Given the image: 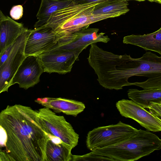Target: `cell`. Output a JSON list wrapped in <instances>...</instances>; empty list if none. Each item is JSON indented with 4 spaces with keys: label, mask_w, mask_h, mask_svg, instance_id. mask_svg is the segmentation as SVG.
Instances as JSON below:
<instances>
[{
    "label": "cell",
    "mask_w": 161,
    "mask_h": 161,
    "mask_svg": "<svg viewBox=\"0 0 161 161\" xmlns=\"http://www.w3.org/2000/svg\"><path fill=\"white\" fill-rule=\"evenodd\" d=\"M37 110L21 104L8 105L0 113V127L5 133L0 161H47V134L40 125Z\"/></svg>",
    "instance_id": "cell-1"
},
{
    "label": "cell",
    "mask_w": 161,
    "mask_h": 161,
    "mask_svg": "<svg viewBox=\"0 0 161 161\" xmlns=\"http://www.w3.org/2000/svg\"><path fill=\"white\" fill-rule=\"evenodd\" d=\"M109 0L83 4L72 1L67 7L52 14L45 25L52 27L59 38L87 29L91 24L110 18L92 14L96 5Z\"/></svg>",
    "instance_id": "cell-2"
},
{
    "label": "cell",
    "mask_w": 161,
    "mask_h": 161,
    "mask_svg": "<svg viewBox=\"0 0 161 161\" xmlns=\"http://www.w3.org/2000/svg\"><path fill=\"white\" fill-rule=\"evenodd\" d=\"M160 149L161 139L149 131L140 129L130 138L98 152L112 161H133Z\"/></svg>",
    "instance_id": "cell-3"
},
{
    "label": "cell",
    "mask_w": 161,
    "mask_h": 161,
    "mask_svg": "<svg viewBox=\"0 0 161 161\" xmlns=\"http://www.w3.org/2000/svg\"><path fill=\"white\" fill-rule=\"evenodd\" d=\"M138 131L120 121L115 124L98 127L88 133L86 146L91 151L110 146L130 138Z\"/></svg>",
    "instance_id": "cell-4"
},
{
    "label": "cell",
    "mask_w": 161,
    "mask_h": 161,
    "mask_svg": "<svg viewBox=\"0 0 161 161\" xmlns=\"http://www.w3.org/2000/svg\"><path fill=\"white\" fill-rule=\"evenodd\" d=\"M37 111L40 125L47 134L59 137L72 149L77 145L79 135L63 116L45 107Z\"/></svg>",
    "instance_id": "cell-5"
},
{
    "label": "cell",
    "mask_w": 161,
    "mask_h": 161,
    "mask_svg": "<svg viewBox=\"0 0 161 161\" xmlns=\"http://www.w3.org/2000/svg\"><path fill=\"white\" fill-rule=\"evenodd\" d=\"M32 30L26 28L18 36L7 59L0 66V93L8 92L15 74L26 57L25 44Z\"/></svg>",
    "instance_id": "cell-6"
},
{
    "label": "cell",
    "mask_w": 161,
    "mask_h": 161,
    "mask_svg": "<svg viewBox=\"0 0 161 161\" xmlns=\"http://www.w3.org/2000/svg\"><path fill=\"white\" fill-rule=\"evenodd\" d=\"M59 38L51 27L43 25L32 30L25 43V56H38L51 51L58 43Z\"/></svg>",
    "instance_id": "cell-7"
},
{
    "label": "cell",
    "mask_w": 161,
    "mask_h": 161,
    "mask_svg": "<svg viewBox=\"0 0 161 161\" xmlns=\"http://www.w3.org/2000/svg\"><path fill=\"white\" fill-rule=\"evenodd\" d=\"M83 49L72 51H51L38 56L44 72L65 74L71 72Z\"/></svg>",
    "instance_id": "cell-8"
},
{
    "label": "cell",
    "mask_w": 161,
    "mask_h": 161,
    "mask_svg": "<svg viewBox=\"0 0 161 161\" xmlns=\"http://www.w3.org/2000/svg\"><path fill=\"white\" fill-rule=\"evenodd\" d=\"M116 106L122 116L134 119L148 131H161V119L131 100H119Z\"/></svg>",
    "instance_id": "cell-9"
},
{
    "label": "cell",
    "mask_w": 161,
    "mask_h": 161,
    "mask_svg": "<svg viewBox=\"0 0 161 161\" xmlns=\"http://www.w3.org/2000/svg\"><path fill=\"white\" fill-rule=\"evenodd\" d=\"M44 72L38 56H26L15 74L11 86L18 84L20 87L27 89L39 83L40 76Z\"/></svg>",
    "instance_id": "cell-10"
},
{
    "label": "cell",
    "mask_w": 161,
    "mask_h": 161,
    "mask_svg": "<svg viewBox=\"0 0 161 161\" xmlns=\"http://www.w3.org/2000/svg\"><path fill=\"white\" fill-rule=\"evenodd\" d=\"M99 31V29L97 28H87L75 32L76 36L72 41L51 51L84 50L92 44L97 42L107 43L110 41L108 36L104 35L105 33H98Z\"/></svg>",
    "instance_id": "cell-11"
},
{
    "label": "cell",
    "mask_w": 161,
    "mask_h": 161,
    "mask_svg": "<svg viewBox=\"0 0 161 161\" xmlns=\"http://www.w3.org/2000/svg\"><path fill=\"white\" fill-rule=\"evenodd\" d=\"M35 102L56 113L62 112L75 117L85 108V104L81 102L61 97L38 98L35 100Z\"/></svg>",
    "instance_id": "cell-12"
},
{
    "label": "cell",
    "mask_w": 161,
    "mask_h": 161,
    "mask_svg": "<svg viewBox=\"0 0 161 161\" xmlns=\"http://www.w3.org/2000/svg\"><path fill=\"white\" fill-rule=\"evenodd\" d=\"M26 28L22 23L17 22L5 16L0 10V53L13 44Z\"/></svg>",
    "instance_id": "cell-13"
},
{
    "label": "cell",
    "mask_w": 161,
    "mask_h": 161,
    "mask_svg": "<svg viewBox=\"0 0 161 161\" xmlns=\"http://www.w3.org/2000/svg\"><path fill=\"white\" fill-rule=\"evenodd\" d=\"M123 43L156 52L161 56V27L157 31L143 35H131L124 37Z\"/></svg>",
    "instance_id": "cell-14"
},
{
    "label": "cell",
    "mask_w": 161,
    "mask_h": 161,
    "mask_svg": "<svg viewBox=\"0 0 161 161\" xmlns=\"http://www.w3.org/2000/svg\"><path fill=\"white\" fill-rule=\"evenodd\" d=\"M72 1L71 0H41L36 15L38 20L34 25L35 28L46 25L52 14L67 7Z\"/></svg>",
    "instance_id": "cell-15"
},
{
    "label": "cell",
    "mask_w": 161,
    "mask_h": 161,
    "mask_svg": "<svg viewBox=\"0 0 161 161\" xmlns=\"http://www.w3.org/2000/svg\"><path fill=\"white\" fill-rule=\"evenodd\" d=\"M129 3L125 0H112L96 5L92 14L94 15H104L110 18L124 14L128 12Z\"/></svg>",
    "instance_id": "cell-16"
},
{
    "label": "cell",
    "mask_w": 161,
    "mask_h": 161,
    "mask_svg": "<svg viewBox=\"0 0 161 161\" xmlns=\"http://www.w3.org/2000/svg\"><path fill=\"white\" fill-rule=\"evenodd\" d=\"M127 95L129 98L144 108H147L151 102L161 103V88L142 90L130 89Z\"/></svg>",
    "instance_id": "cell-17"
},
{
    "label": "cell",
    "mask_w": 161,
    "mask_h": 161,
    "mask_svg": "<svg viewBox=\"0 0 161 161\" xmlns=\"http://www.w3.org/2000/svg\"><path fill=\"white\" fill-rule=\"evenodd\" d=\"M72 150L64 143H56L49 139L46 147L47 161H72Z\"/></svg>",
    "instance_id": "cell-18"
},
{
    "label": "cell",
    "mask_w": 161,
    "mask_h": 161,
    "mask_svg": "<svg viewBox=\"0 0 161 161\" xmlns=\"http://www.w3.org/2000/svg\"><path fill=\"white\" fill-rule=\"evenodd\" d=\"M109 161L106 157L96 154L92 151L82 155H72V161Z\"/></svg>",
    "instance_id": "cell-19"
},
{
    "label": "cell",
    "mask_w": 161,
    "mask_h": 161,
    "mask_svg": "<svg viewBox=\"0 0 161 161\" xmlns=\"http://www.w3.org/2000/svg\"><path fill=\"white\" fill-rule=\"evenodd\" d=\"M23 9L22 5H18L13 6L10 12L12 18L14 20L21 19L23 15Z\"/></svg>",
    "instance_id": "cell-20"
},
{
    "label": "cell",
    "mask_w": 161,
    "mask_h": 161,
    "mask_svg": "<svg viewBox=\"0 0 161 161\" xmlns=\"http://www.w3.org/2000/svg\"><path fill=\"white\" fill-rule=\"evenodd\" d=\"M147 108L150 112L161 119V103L151 102L149 103Z\"/></svg>",
    "instance_id": "cell-21"
},
{
    "label": "cell",
    "mask_w": 161,
    "mask_h": 161,
    "mask_svg": "<svg viewBox=\"0 0 161 161\" xmlns=\"http://www.w3.org/2000/svg\"><path fill=\"white\" fill-rule=\"evenodd\" d=\"M74 2L79 4L86 3L95 2L99 1L106 0H71Z\"/></svg>",
    "instance_id": "cell-22"
},
{
    "label": "cell",
    "mask_w": 161,
    "mask_h": 161,
    "mask_svg": "<svg viewBox=\"0 0 161 161\" xmlns=\"http://www.w3.org/2000/svg\"><path fill=\"white\" fill-rule=\"evenodd\" d=\"M155 2L161 4V0H155Z\"/></svg>",
    "instance_id": "cell-23"
},
{
    "label": "cell",
    "mask_w": 161,
    "mask_h": 161,
    "mask_svg": "<svg viewBox=\"0 0 161 161\" xmlns=\"http://www.w3.org/2000/svg\"><path fill=\"white\" fill-rule=\"evenodd\" d=\"M135 0V1H139V2H142V1H145V0Z\"/></svg>",
    "instance_id": "cell-24"
},
{
    "label": "cell",
    "mask_w": 161,
    "mask_h": 161,
    "mask_svg": "<svg viewBox=\"0 0 161 161\" xmlns=\"http://www.w3.org/2000/svg\"><path fill=\"white\" fill-rule=\"evenodd\" d=\"M151 2H155V0H147Z\"/></svg>",
    "instance_id": "cell-25"
},
{
    "label": "cell",
    "mask_w": 161,
    "mask_h": 161,
    "mask_svg": "<svg viewBox=\"0 0 161 161\" xmlns=\"http://www.w3.org/2000/svg\"><path fill=\"white\" fill-rule=\"evenodd\" d=\"M127 2H128V1H130V0H125Z\"/></svg>",
    "instance_id": "cell-26"
},
{
    "label": "cell",
    "mask_w": 161,
    "mask_h": 161,
    "mask_svg": "<svg viewBox=\"0 0 161 161\" xmlns=\"http://www.w3.org/2000/svg\"></svg>",
    "instance_id": "cell-27"
}]
</instances>
